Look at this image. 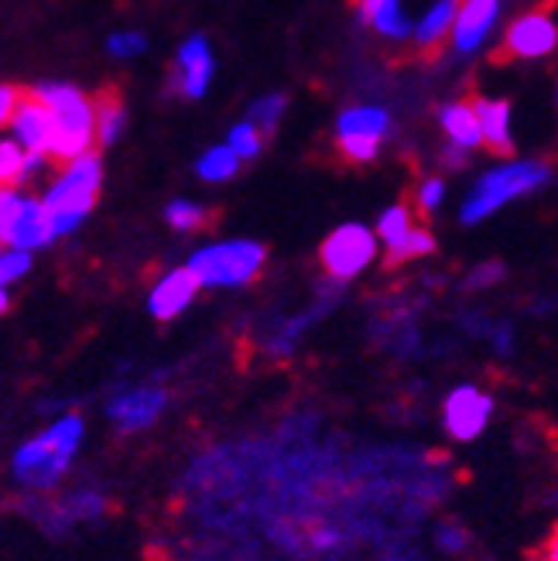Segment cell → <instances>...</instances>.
Masks as SVG:
<instances>
[{
	"label": "cell",
	"mask_w": 558,
	"mask_h": 561,
	"mask_svg": "<svg viewBox=\"0 0 558 561\" xmlns=\"http://www.w3.org/2000/svg\"><path fill=\"white\" fill-rule=\"evenodd\" d=\"M82 442H87V421H82V414L62 411L59 417H52L42 432L18 445V453L11 459L14 483L32 496L55 493V486L72 469Z\"/></svg>",
	"instance_id": "cell-1"
},
{
	"label": "cell",
	"mask_w": 558,
	"mask_h": 561,
	"mask_svg": "<svg viewBox=\"0 0 558 561\" xmlns=\"http://www.w3.org/2000/svg\"><path fill=\"white\" fill-rule=\"evenodd\" d=\"M35 96L48 106L52 117V154L55 161H72L93 154L96 148V100L69 82H42Z\"/></svg>",
	"instance_id": "cell-2"
},
{
	"label": "cell",
	"mask_w": 558,
	"mask_h": 561,
	"mask_svg": "<svg viewBox=\"0 0 558 561\" xmlns=\"http://www.w3.org/2000/svg\"><path fill=\"white\" fill-rule=\"evenodd\" d=\"M551 182V168L545 161H508L497 164L490 172H483L466 192V199L459 206V222L463 227H477V222L490 219L493 213H500L504 206L524 199V195L538 192L542 185Z\"/></svg>",
	"instance_id": "cell-3"
},
{
	"label": "cell",
	"mask_w": 558,
	"mask_h": 561,
	"mask_svg": "<svg viewBox=\"0 0 558 561\" xmlns=\"http://www.w3.org/2000/svg\"><path fill=\"white\" fill-rule=\"evenodd\" d=\"M100 188H103V164L96 151L62 164V172L42 192V203L52 216L55 240L76 233L82 222H87V216L93 213L100 199Z\"/></svg>",
	"instance_id": "cell-4"
},
{
	"label": "cell",
	"mask_w": 558,
	"mask_h": 561,
	"mask_svg": "<svg viewBox=\"0 0 558 561\" xmlns=\"http://www.w3.org/2000/svg\"><path fill=\"white\" fill-rule=\"evenodd\" d=\"M267 264V247L247 237H234V240H216L200 247L189 257V271L195 274L203 288L213 291H227V288H247L264 274Z\"/></svg>",
	"instance_id": "cell-5"
},
{
	"label": "cell",
	"mask_w": 558,
	"mask_h": 561,
	"mask_svg": "<svg viewBox=\"0 0 558 561\" xmlns=\"http://www.w3.org/2000/svg\"><path fill=\"white\" fill-rule=\"evenodd\" d=\"M343 301V285H337V280H326V285L316 291V298L298 308V312H288V316H277L271 319L261 332H258V350L264 353V359L271 363H285L292 359L305 335H309L329 312H337V305Z\"/></svg>",
	"instance_id": "cell-6"
},
{
	"label": "cell",
	"mask_w": 558,
	"mask_h": 561,
	"mask_svg": "<svg viewBox=\"0 0 558 561\" xmlns=\"http://www.w3.org/2000/svg\"><path fill=\"white\" fill-rule=\"evenodd\" d=\"M106 514H110V496L93 483L72 486L66 493H45L27 503V517L52 538H62L82 524H96Z\"/></svg>",
	"instance_id": "cell-7"
},
{
	"label": "cell",
	"mask_w": 558,
	"mask_h": 561,
	"mask_svg": "<svg viewBox=\"0 0 558 561\" xmlns=\"http://www.w3.org/2000/svg\"><path fill=\"white\" fill-rule=\"evenodd\" d=\"M172 404V390L161 380H124L110 387L103 414L121 435H141L155 428Z\"/></svg>",
	"instance_id": "cell-8"
},
{
	"label": "cell",
	"mask_w": 558,
	"mask_h": 561,
	"mask_svg": "<svg viewBox=\"0 0 558 561\" xmlns=\"http://www.w3.org/2000/svg\"><path fill=\"white\" fill-rule=\"evenodd\" d=\"M377 250H380L377 230L364 227V222H343V227H337L322 240L319 264L329 280L346 285V280H356L377 261Z\"/></svg>",
	"instance_id": "cell-9"
},
{
	"label": "cell",
	"mask_w": 558,
	"mask_h": 561,
	"mask_svg": "<svg viewBox=\"0 0 558 561\" xmlns=\"http://www.w3.org/2000/svg\"><path fill=\"white\" fill-rule=\"evenodd\" d=\"M497 401L487 387L480 383H456L449 394L442 398L439 408V421H442V432L449 435L459 445H469L487 435L490 421H493Z\"/></svg>",
	"instance_id": "cell-10"
},
{
	"label": "cell",
	"mask_w": 558,
	"mask_h": 561,
	"mask_svg": "<svg viewBox=\"0 0 558 561\" xmlns=\"http://www.w3.org/2000/svg\"><path fill=\"white\" fill-rule=\"evenodd\" d=\"M377 240L384 247L387 267H401L435 254V237L418 222V213L408 203L387 206L377 219Z\"/></svg>",
	"instance_id": "cell-11"
},
{
	"label": "cell",
	"mask_w": 558,
	"mask_h": 561,
	"mask_svg": "<svg viewBox=\"0 0 558 561\" xmlns=\"http://www.w3.org/2000/svg\"><path fill=\"white\" fill-rule=\"evenodd\" d=\"M390 130L387 110L377 103H356L343 110L337 121V148L353 164H371L380 154V145Z\"/></svg>",
	"instance_id": "cell-12"
},
{
	"label": "cell",
	"mask_w": 558,
	"mask_h": 561,
	"mask_svg": "<svg viewBox=\"0 0 558 561\" xmlns=\"http://www.w3.org/2000/svg\"><path fill=\"white\" fill-rule=\"evenodd\" d=\"M555 45H558V24L551 18V8H535L511 21L497 59H542Z\"/></svg>",
	"instance_id": "cell-13"
},
{
	"label": "cell",
	"mask_w": 558,
	"mask_h": 561,
	"mask_svg": "<svg viewBox=\"0 0 558 561\" xmlns=\"http://www.w3.org/2000/svg\"><path fill=\"white\" fill-rule=\"evenodd\" d=\"M216 72L213 45L206 35H189L172 62V90L185 100H203L209 93V82Z\"/></svg>",
	"instance_id": "cell-14"
},
{
	"label": "cell",
	"mask_w": 558,
	"mask_h": 561,
	"mask_svg": "<svg viewBox=\"0 0 558 561\" xmlns=\"http://www.w3.org/2000/svg\"><path fill=\"white\" fill-rule=\"evenodd\" d=\"M52 240H55V230H52V216L42 203V195H24L8 222V230L0 233V247H14V250L35 254V250L48 247Z\"/></svg>",
	"instance_id": "cell-15"
},
{
	"label": "cell",
	"mask_w": 558,
	"mask_h": 561,
	"mask_svg": "<svg viewBox=\"0 0 558 561\" xmlns=\"http://www.w3.org/2000/svg\"><path fill=\"white\" fill-rule=\"evenodd\" d=\"M200 280H195V274L189 267H172V271H164L151 291H148V312L151 319L158 322H172L179 319L185 308L195 301V295H200Z\"/></svg>",
	"instance_id": "cell-16"
},
{
	"label": "cell",
	"mask_w": 558,
	"mask_h": 561,
	"mask_svg": "<svg viewBox=\"0 0 558 561\" xmlns=\"http://www.w3.org/2000/svg\"><path fill=\"white\" fill-rule=\"evenodd\" d=\"M500 18V0H459V14L453 27V51L472 55L487 45Z\"/></svg>",
	"instance_id": "cell-17"
},
{
	"label": "cell",
	"mask_w": 558,
	"mask_h": 561,
	"mask_svg": "<svg viewBox=\"0 0 558 561\" xmlns=\"http://www.w3.org/2000/svg\"><path fill=\"white\" fill-rule=\"evenodd\" d=\"M11 137L24 151L42 154V158L52 154V117H48V106L35 93H27V96L21 93V103L11 117Z\"/></svg>",
	"instance_id": "cell-18"
},
{
	"label": "cell",
	"mask_w": 558,
	"mask_h": 561,
	"mask_svg": "<svg viewBox=\"0 0 558 561\" xmlns=\"http://www.w3.org/2000/svg\"><path fill=\"white\" fill-rule=\"evenodd\" d=\"M456 14H459V0H432L429 11L418 18L414 48L422 59H435V55L445 48V42H453Z\"/></svg>",
	"instance_id": "cell-19"
},
{
	"label": "cell",
	"mask_w": 558,
	"mask_h": 561,
	"mask_svg": "<svg viewBox=\"0 0 558 561\" xmlns=\"http://www.w3.org/2000/svg\"><path fill=\"white\" fill-rule=\"evenodd\" d=\"M442 130L449 137V145L459 151H477L483 148V130H480V117H477V103L472 100H453L439 110Z\"/></svg>",
	"instance_id": "cell-20"
},
{
	"label": "cell",
	"mask_w": 558,
	"mask_h": 561,
	"mask_svg": "<svg viewBox=\"0 0 558 561\" xmlns=\"http://www.w3.org/2000/svg\"><path fill=\"white\" fill-rule=\"evenodd\" d=\"M477 103V117L483 130V148L497 158H504L514 151V134H511V106L508 100H472Z\"/></svg>",
	"instance_id": "cell-21"
},
{
	"label": "cell",
	"mask_w": 558,
	"mask_h": 561,
	"mask_svg": "<svg viewBox=\"0 0 558 561\" xmlns=\"http://www.w3.org/2000/svg\"><path fill=\"white\" fill-rule=\"evenodd\" d=\"M45 158L24 151L14 137H0V185H24L42 172Z\"/></svg>",
	"instance_id": "cell-22"
},
{
	"label": "cell",
	"mask_w": 558,
	"mask_h": 561,
	"mask_svg": "<svg viewBox=\"0 0 558 561\" xmlns=\"http://www.w3.org/2000/svg\"><path fill=\"white\" fill-rule=\"evenodd\" d=\"M240 158L230 151V145H216V148H206L195 161V175L209 185H219V182H230L237 172H240Z\"/></svg>",
	"instance_id": "cell-23"
},
{
	"label": "cell",
	"mask_w": 558,
	"mask_h": 561,
	"mask_svg": "<svg viewBox=\"0 0 558 561\" xmlns=\"http://www.w3.org/2000/svg\"><path fill=\"white\" fill-rule=\"evenodd\" d=\"M124 127H127V114H124L121 96L117 93L96 96V145L110 148L124 134Z\"/></svg>",
	"instance_id": "cell-24"
},
{
	"label": "cell",
	"mask_w": 558,
	"mask_h": 561,
	"mask_svg": "<svg viewBox=\"0 0 558 561\" xmlns=\"http://www.w3.org/2000/svg\"><path fill=\"white\" fill-rule=\"evenodd\" d=\"M432 545L439 554L445 558H466L472 551V535H469V527L459 524V520H439L435 530H432Z\"/></svg>",
	"instance_id": "cell-25"
},
{
	"label": "cell",
	"mask_w": 558,
	"mask_h": 561,
	"mask_svg": "<svg viewBox=\"0 0 558 561\" xmlns=\"http://www.w3.org/2000/svg\"><path fill=\"white\" fill-rule=\"evenodd\" d=\"M164 222H169L175 233H195L209 222V209L192 199H175L164 206Z\"/></svg>",
	"instance_id": "cell-26"
},
{
	"label": "cell",
	"mask_w": 558,
	"mask_h": 561,
	"mask_svg": "<svg viewBox=\"0 0 558 561\" xmlns=\"http://www.w3.org/2000/svg\"><path fill=\"white\" fill-rule=\"evenodd\" d=\"M285 106H288V100H285L282 93H267V96H261V100L250 103L247 121H250V124H258V127H261V134L267 137V134H274V130H277V124H282Z\"/></svg>",
	"instance_id": "cell-27"
},
{
	"label": "cell",
	"mask_w": 558,
	"mask_h": 561,
	"mask_svg": "<svg viewBox=\"0 0 558 561\" xmlns=\"http://www.w3.org/2000/svg\"><path fill=\"white\" fill-rule=\"evenodd\" d=\"M227 145H230V151H234L240 161H254V158L264 151V134H261V127H258V124L240 121V124H234V127H230Z\"/></svg>",
	"instance_id": "cell-28"
},
{
	"label": "cell",
	"mask_w": 558,
	"mask_h": 561,
	"mask_svg": "<svg viewBox=\"0 0 558 561\" xmlns=\"http://www.w3.org/2000/svg\"><path fill=\"white\" fill-rule=\"evenodd\" d=\"M504 277H508V267H504V264H500V261H483V264H477V267H472V271L463 277V285H459V288H463L466 295H472V291H490V288H497Z\"/></svg>",
	"instance_id": "cell-29"
},
{
	"label": "cell",
	"mask_w": 558,
	"mask_h": 561,
	"mask_svg": "<svg viewBox=\"0 0 558 561\" xmlns=\"http://www.w3.org/2000/svg\"><path fill=\"white\" fill-rule=\"evenodd\" d=\"M27 271H32V254L27 250L0 247V288H11Z\"/></svg>",
	"instance_id": "cell-30"
},
{
	"label": "cell",
	"mask_w": 558,
	"mask_h": 561,
	"mask_svg": "<svg viewBox=\"0 0 558 561\" xmlns=\"http://www.w3.org/2000/svg\"><path fill=\"white\" fill-rule=\"evenodd\" d=\"M445 199V182L442 179H422L414 185V199H411V209L418 216H432Z\"/></svg>",
	"instance_id": "cell-31"
},
{
	"label": "cell",
	"mask_w": 558,
	"mask_h": 561,
	"mask_svg": "<svg viewBox=\"0 0 558 561\" xmlns=\"http://www.w3.org/2000/svg\"><path fill=\"white\" fill-rule=\"evenodd\" d=\"M145 48H148V38L141 32H134V27L114 32L106 38V51L114 55V59H137V55H145Z\"/></svg>",
	"instance_id": "cell-32"
},
{
	"label": "cell",
	"mask_w": 558,
	"mask_h": 561,
	"mask_svg": "<svg viewBox=\"0 0 558 561\" xmlns=\"http://www.w3.org/2000/svg\"><path fill=\"white\" fill-rule=\"evenodd\" d=\"M487 346L493 350L497 359H511L517 353V325L511 319H497L493 332H490V340Z\"/></svg>",
	"instance_id": "cell-33"
},
{
	"label": "cell",
	"mask_w": 558,
	"mask_h": 561,
	"mask_svg": "<svg viewBox=\"0 0 558 561\" xmlns=\"http://www.w3.org/2000/svg\"><path fill=\"white\" fill-rule=\"evenodd\" d=\"M18 103H21V93L14 87H0V130L11 127V117H14Z\"/></svg>",
	"instance_id": "cell-34"
},
{
	"label": "cell",
	"mask_w": 558,
	"mask_h": 561,
	"mask_svg": "<svg viewBox=\"0 0 558 561\" xmlns=\"http://www.w3.org/2000/svg\"><path fill=\"white\" fill-rule=\"evenodd\" d=\"M538 561H558V524H555V530L548 535V541H545V548H542Z\"/></svg>",
	"instance_id": "cell-35"
},
{
	"label": "cell",
	"mask_w": 558,
	"mask_h": 561,
	"mask_svg": "<svg viewBox=\"0 0 558 561\" xmlns=\"http://www.w3.org/2000/svg\"><path fill=\"white\" fill-rule=\"evenodd\" d=\"M380 4H387V0H360V18L367 21V18H371V14H374Z\"/></svg>",
	"instance_id": "cell-36"
},
{
	"label": "cell",
	"mask_w": 558,
	"mask_h": 561,
	"mask_svg": "<svg viewBox=\"0 0 558 561\" xmlns=\"http://www.w3.org/2000/svg\"><path fill=\"white\" fill-rule=\"evenodd\" d=\"M11 308V295H8V288H0V316H4Z\"/></svg>",
	"instance_id": "cell-37"
},
{
	"label": "cell",
	"mask_w": 558,
	"mask_h": 561,
	"mask_svg": "<svg viewBox=\"0 0 558 561\" xmlns=\"http://www.w3.org/2000/svg\"><path fill=\"white\" fill-rule=\"evenodd\" d=\"M555 503H558V493H555Z\"/></svg>",
	"instance_id": "cell-38"
}]
</instances>
